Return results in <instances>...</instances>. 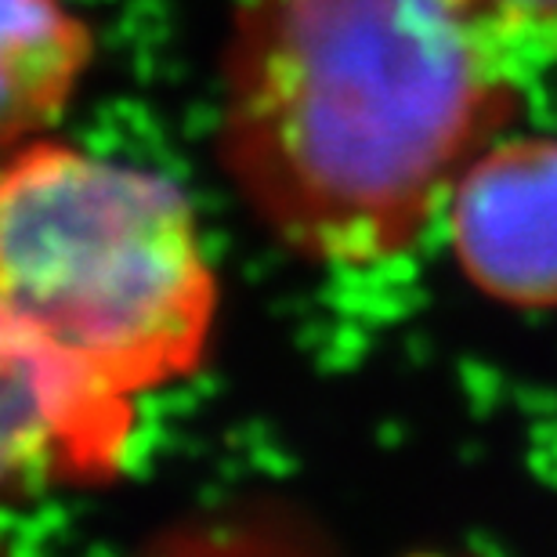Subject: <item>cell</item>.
<instances>
[{"label":"cell","mask_w":557,"mask_h":557,"mask_svg":"<svg viewBox=\"0 0 557 557\" xmlns=\"http://www.w3.org/2000/svg\"><path fill=\"white\" fill-rule=\"evenodd\" d=\"M518 84L463 0H243L221 160L289 250L381 264L445 214Z\"/></svg>","instance_id":"obj_1"},{"label":"cell","mask_w":557,"mask_h":557,"mask_svg":"<svg viewBox=\"0 0 557 557\" xmlns=\"http://www.w3.org/2000/svg\"><path fill=\"white\" fill-rule=\"evenodd\" d=\"M0 300L135 403L207 359L218 275L171 177L33 138L0 166Z\"/></svg>","instance_id":"obj_2"},{"label":"cell","mask_w":557,"mask_h":557,"mask_svg":"<svg viewBox=\"0 0 557 557\" xmlns=\"http://www.w3.org/2000/svg\"><path fill=\"white\" fill-rule=\"evenodd\" d=\"M135 403L95 384L0 300V493L102 482L124 460Z\"/></svg>","instance_id":"obj_3"},{"label":"cell","mask_w":557,"mask_h":557,"mask_svg":"<svg viewBox=\"0 0 557 557\" xmlns=\"http://www.w3.org/2000/svg\"><path fill=\"white\" fill-rule=\"evenodd\" d=\"M453 253L482 294L557 308V138H496L456 177Z\"/></svg>","instance_id":"obj_4"},{"label":"cell","mask_w":557,"mask_h":557,"mask_svg":"<svg viewBox=\"0 0 557 557\" xmlns=\"http://www.w3.org/2000/svg\"><path fill=\"white\" fill-rule=\"evenodd\" d=\"M91 54V29L62 0H0V149L33 141L65 113Z\"/></svg>","instance_id":"obj_5"},{"label":"cell","mask_w":557,"mask_h":557,"mask_svg":"<svg viewBox=\"0 0 557 557\" xmlns=\"http://www.w3.org/2000/svg\"><path fill=\"white\" fill-rule=\"evenodd\" d=\"M518 76L557 62V0H463Z\"/></svg>","instance_id":"obj_6"}]
</instances>
